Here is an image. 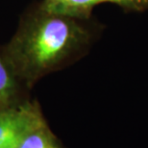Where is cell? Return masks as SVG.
<instances>
[{
    "instance_id": "6da1fadb",
    "label": "cell",
    "mask_w": 148,
    "mask_h": 148,
    "mask_svg": "<svg viewBox=\"0 0 148 148\" xmlns=\"http://www.w3.org/2000/svg\"><path fill=\"white\" fill-rule=\"evenodd\" d=\"M100 32L101 26L92 17L55 13L38 6L23 17L3 54L14 73L34 78L83 56Z\"/></svg>"
},
{
    "instance_id": "7a4b0ae2",
    "label": "cell",
    "mask_w": 148,
    "mask_h": 148,
    "mask_svg": "<svg viewBox=\"0 0 148 148\" xmlns=\"http://www.w3.org/2000/svg\"><path fill=\"white\" fill-rule=\"evenodd\" d=\"M44 124L38 108L30 103L0 110V148H18L30 133Z\"/></svg>"
},
{
    "instance_id": "3957f363",
    "label": "cell",
    "mask_w": 148,
    "mask_h": 148,
    "mask_svg": "<svg viewBox=\"0 0 148 148\" xmlns=\"http://www.w3.org/2000/svg\"><path fill=\"white\" fill-rule=\"evenodd\" d=\"M103 3L114 4L125 12L148 11V0H43L40 6L50 12L90 18L93 9Z\"/></svg>"
},
{
    "instance_id": "277c9868",
    "label": "cell",
    "mask_w": 148,
    "mask_h": 148,
    "mask_svg": "<svg viewBox=\"0 0 148 148\" xmlns=\"http://www.w3.org/2000/svg\"><path fill=\"white\" fill-rule=\"evenodd\" d=\"M17 91L16 73L6 60L3 53H0V110L14 104Z\"/></svg>"
},
{
    "instance_id": "5b68a950",
    "label": "cell",
    "mask_w": 148,
    "mask_h": 148,
    "mask_svg": "<svg viewBox=\"0 0 148 148\" xmlns=\"http://www.w3.org/2000/svg\"><path fill=\"white\" fill-rule=\"evenodd\" d=\"M18 148H61L44 124L26 137Z\"/></svg>"
}]
</instances>
